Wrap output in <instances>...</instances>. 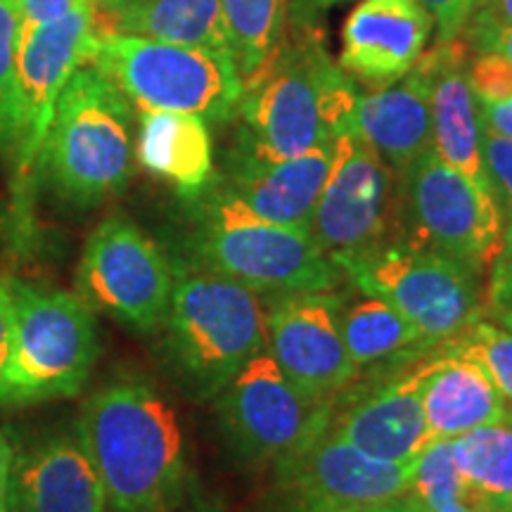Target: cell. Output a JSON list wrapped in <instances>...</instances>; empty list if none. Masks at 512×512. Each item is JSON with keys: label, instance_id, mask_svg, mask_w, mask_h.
I'll return each instance as SVG.
<instances>
[{"label": "cell", "instance_id": "6da1fadb", "mask_svg": "<svg viewBox=\"0 0 512 512\" xmlns=\"http://www.w3.org/2000/svg\"><path fill=\"white\" fill-rule=\"evenodd\" d=\"M354 79L325 48L316 17L287 5V27L264 72L242 86L235 159L283 162L335 143L356 105Z\"/></svg>", "mask_w": 512, "mask_h": 512}, {"label": "cell", "instance_id": "7a4b0ae2", "mask_svg": "<svg viewBox=\"0 0 512 512\" xmlns=\"http://www.w3.org/2000/svg\"><path fill=\"white\" fill-rule=\"evenodd\" d=\"M107 503L117 512H162L185 482V444L169 401L143 382H117L83 403L76 427Z\"/></svg>", "mask_w": 512, "mask_h": 512}, {"label": "cell", "instance_id": "3957f363", "mask_svg": "<svg viewBox=\"0 0 512 512\" xmlns=\"http://www.w3.org/2000/svg\"><path fill=\"white\" fill-rule=\"evenodd\" d=\"M133 105L93 64L76 69L55 102L36 171L62 202L91 209L133 174Z\"/></svg>", "mask_w": 512, "mask_h": 512}, {"label": "cell", "instance_id": "277c9868", "mask_svg": "<svg viewBox=\"0 0 512 512\" xmlns=\"http://www.w3.org/2000/svg\"><path fill=\"white\" fill-rule=\"evenodd\" d=\"M164 330L178 373L202 399L223 387L266 349L259 294L190 259H176Z\"/></svg>", "mask_w": 512, "mask_h": 512}, {"label": "cell", "instance_id": "5b68a950", "mask_svg": "<svg viewBox=\"0 0 512 512\" xmlns=\"http://www.w3.org/2000/svg\"><path fill=\"white\" fill-rule=\"evenodd\" d=\"M190 261L245 285L254 294L330 292L344 273L306 230L285 228L249 214L223 188L197 204Z\"/></svg>", "mask_w": 512, "mask_h": 512}, {"label": "cell", "instance_id": "8992f818", "mask_svg": "<svg viewBox=\"0 0 512 512\" xmlns=\"http://www.w3.org/2000/svg\"><path fill=\"white\" fill-rule=\"evenodd\" d=\"M98 354V323L79 294L12 283V339L0 370V406L29 408L76 396Z\"/></svg>", "mask_w": 512, "mask_h": 512}, {"label": "cell", "instance_id": "52a82bcc", "mask_svg": "<svg viewBox=\"0 0 512 512\" xmlns=\"http://www.w3.org/2000/svg\"><path fill=\"white\" fill-rule=\"evenodd\" d=\"M98 67L140 112H181L223 124L238 112L242 79L230 50L105 31Z\"/></svg>", "mask_w": 512, "mask_h": 512}, {"label": "cell", "instance_id": "ba28073f", "mask_svg": "<svg viewBox=\"0 0 512 512\" xmlns=\"http://www.w3.org/2000/svg\"><path fill=\"white\" fill-rule=\"evenodd\" d=\"M332 261L358 290L394 306L434 344H444L482 316L479 273L446 254L396 240Z\"/></svg>", "mask_w": 512, "mask_h": 512}, {"label": "cell", "instance_id": "9c48e42d", "mask_svg": "<svg viewBox=\"0 0 512 512\" xmlns=\"http://www.w3.org/2000/svg\"><path fill=\"white\" fill-rule=\"evenodd\" d=\"M107 29L95 5H83L55 22L22 27L15 55V219L24 226L27 178L36 171V157L53 119L55 102L76 69L91 64Z\"/></svg>", "mask_w": 512, "mask_h": 512}, {"label": "cell", "instance_id": "30bf717a", "mask_svg": "<svg viewBox=\"0 0 512 512\" xmlns=\"http://www.w3.org/2000/svg\"><path fill=\"white\" fill-rule=\"evenodd\" d=\"M401 178L399 240L489 271L503 242V219L489 188L427 152Z\"/></svg>", "mask_w": 512, "mask_h": 512}, {"label": "cell", "instance_id": "8fae6325", "mask_svg": "<svg viewBox=\"0 0 512 512\" xmlns=\"http://www.w3.org/2000/svg\"><path fill=\"white\" fill-rule=\"evenodd\" d=\"M174 264L136 223L112 216L83 247L76 294L88 309L138 332L164 328Z\"/></svg>", "mask_w": 512, "mask_h": 512}, {"label": "cell", "instance_id": "7c38bea8", "mask_svg": "<svg viewBox=\"0 0 512 512\" xmlns=\"http://www.w3.org/2000/svg\"><path fill=\"white\" fill-rule=\"evenodd\" d=\"M413 463H392L325 430L273 465L259 512H366L411 491Z\"/></svg>", "mask_w": 512, "mask_h": 512}, {"label": "cell", "instance_id": "4fadbf2b", "mask_svg": "<svg viewBox=\"0 0 512 512\" xmlns=\"http://www.w3.org/2000/svg\"><path fill=\"white\" fill-rule=\"evenodd\" d=\"M223 432L249 463H280L328 430L332 403L294 387L264 349L216 396Z\"/></svg>", "mask_w": 512, "mask_h": 512}, {"label": "cell", "instance_id": "5bb4252c", "mask_svg": "<svg viewBox=\"0 0 512 512\" xmlns=\"http://www.w3.org/2000/svg\"><path fill=\"white\" fill-rule=\"evenodd\" d=\"M399 214L401 178L373 145L344 131L309 235L330 259L366 254L399 240Z\"/></svg>", "mask_w": 512, "mask_h": 512}, {"label": "cell", "instance_id": "9a60e30c", "mask_svg": "<svg viewBox=\"0 0 512 512\" xmlns=\"http://www.w3.org/2000/svg\"><path fill=\"white\" fill-rule=\"evenodd\" d=\"M337 290L292 292L273 297L266 318V351L294 387L316 401L335 403L358 368L344 347Z\"/></svg>", "mask_w": 512, "mask_h": 512}, {"label": "cell", "instance_id": "2e32d148", "mask_svg": "<svg viewBox=\"0 0 512 512\" xmlns=\"http://www.w3.org/2000/svg\"><path fill=\"white\" fill-rule=\"evenodd\" d=\"M432 27L422 0H361L342 27L339 67L373 91L392 86L418 64Z\"/></svg>", "mask_w": 512, "mask_h": 512}, {"label": "cell", "instance_id": "e0dca14e", "mask_svg": "<svg viewBox=\"0 0 512 512\" xmlns=\"http://www.w3.org/2000/svg\"><path fill=\"white\" fill-rule=\"evenodd\" d=\"M430 361L432 358H425L406 373L401 370L368 394L351 399L347 406L332 403L328 430L370 456L413 463L422 448L432 444L422 408V384Z\"/></svg>", "mask_w": 512, "mask_h": 512}, {"label": "cell", "instance_id": "ac0fdd59", "mask_svg": "<svg viewBox=\"0 0 512 512\" xmlns=\"http://www.w3.org/2000/svg\"><path fill=\"white\" fill-rule=\"evenodd\" d=\"M335 143H325L283 162L228 157L226 183L219 185L249 214L309 233L313 209L335 162Z\"/></svg>", "mask_w": 512, "mask_h": 512}, {"label": "cell", "instance_id": "d6986e66", "mask_svg": "<svg viewBox=\"0 0 512 512\" xmlns=\"http://www.w3.org/2000/svg\"><path fill=\"white\" fill-rule=\"evenodd\" d=\"M107 505L79 434H55L15 456L8 512H107Z\"/></svg>", "mask_w": 512, "mask_h": 512}, {"label": "cell", "instance_id": "ffe728a7", "mask_svg": "<svg viewBox=\"0 0 512 512\" xmlns=\"http://www.w3.org/2000/svg\"><path fill=\"white\" fill-rule=\"evenodd\" d=\"M432 69L425 60L392 86L358 95L347 131L361 136L396 176L432 152Z\"/></svg>", "mask_w": 512, "mask_h": 512}, {"label": "cell", "instance_id": "44dd1931", "mask_svg": "<svg viewBox=\"0 0 512 512\" xmlns=\"http://www.w3.org/2000/svg\"><path fill=\"white\" fill-rule=\"evenodd\" d=\"M470 48L460 38L437 41L422 60L432 69V152L441 162L486 188L482 166V117L467 81Z\"/></svg>", "mask_w": 512, "mask_h": 512}, {"label": "cell", "instance_id": "7402d4cb", "mask_svg": "<svg viewBox=\"0 0 512 512\" xmlns=\"http://www.w3.org/2000/svg\"><path fill=\"white\" fill-rule=\"evenodd\" d=\"M422 408L430 441L456 439L508 415L494 382L470 358L441 349L422 384Z\"/></svg>", "mask_w": 512, "mask_h": 512}, {"label": "cell", "instance_id": "603a6c76", "mask_svg": "<svg viewBox=\"0 0 512 512\" xmlns=\"http://www.w3.org/2000/svg\"><path fill=\"white\" fill-rule=\"evenodd\" d=\"M138 162L183 197H197L214 174L207 121L181 112H140Z\"/></svg>", "mask_w": 512, "mask_h": 512}, {"label": "cell", "instance_id": "cb8c5ba5", "mask_svg": "<svg viewBox=\"0 0 512 512\" xmlns=\"http://www.w3.org/2000/svg\"><path fill=\"white\" fill-rule=\"evenodd\" d=\"M112 31L152 41L230 50L221 0H133Z\"/></svg>", "mask_w": 512, "mask_h": 512}, {"label": "cell", "instance_id": "d4e9b609", "mask_svg": "<svg viewBox=\"0 0 512 512\" xmlns=\"http://www.w3.org/2000/svg\"><path fill=\"white\" fill-rule=\"evenodd\" d=\"M467 501L512 510V413L453 439Z\"/></svg>", "mask_w": 512, "mask_h": 512}, {"label": "cell", "instance_id": "484cf974", "mask_svg": "<svg viewBox=\"0 0 512 512\" xmlns=\"http://www.w3.org/2000/svg\"><path fill=\"white\" fill-rule=\"evenodd\" d=\"M339 328L358 373L387 358L408 356V351L418 347H434L394 306L370 294L351 306L342 304Z\"/></svg>", "mask_w": 512, "mask_h": 512}, {"label": "cell", "instance_id": "4316f807", "mask_svg": "<svg viewBox=\"0 0 512 512\" xmlns=\"http://www.w3.org/2000/svg\"><path fill=\"white\" fill-rule=\"evenodd\" d=\"M242 86L264 72L287 27V0H221Z\"/></svg>", "mask_w": 512, "mask_h": 512}, {"label": "cell", "instance_id": "83f0119b", "mask_svg": "<svg viewBox=\"0 0 512 512\" xmlns=\"http://www.w3.org/2000/svg\"><path fill=\"white\" fill-rule=\"evenodd\" d=\"M451 354H460L475 361L486 377L494 382L505 403H512V332L498 325L475 320L456 337L446 339Z\"/></svg>", "mask_w": 512, "mask_h": 512}, {"label": "cell", "instance_id": "f1b7e54d", "mask_svg": "<svg viewBox=\"0 0 512 512\" xmlns=\"http://www.w3.org/2000/svg\"><path fill=\"white\" fill-rule=\"evenodd\" d=\"M411 491L430 510L467 496V484L453 458V439L432 441L413 458Z\"/></svg>", "mask_w": 512, "mask_h": 512}, {"label": "cell", "instance_id": "f546056e", "mask_svg": "<svg viewBox=\"0 0 512 512\" xmlns=\"http://www.w3.org/2000/svg\"><path fill=\"white\" fill-rule=\"evenodd\" d=\"M22 15L17 0H0V152L15 143V55Z\"/></svg>", "mask_w": 512, "mask_h": 512}, {"label": "cell", "instance_id": "4dcf8cb0", "mask_svg": "<svg viewBox=\"0 0 512 512\" xmlns=\"http://www.w3.org/2000/svg\"><path fill=\"white\" fill-rule=\"evenodd\" d=\"M482 166L503 226L512 223V140L482 126Z\"/></svg>", "mask_w": 512, "mask_h": 512}, {"label": "cell", "instance_id": "1f68e13d", "mask_svg": "<svg viewBox=\"0 0 512 512\" xmlns=\"http://www.w3.org/2000/svg\"><path fill=\"white\" fill-rule=\"evenodd\" d=\"M467 81L477 102L512 98V62L501 53H477L467 64Z\"/></svg>", "mask_w": 512, "mask_h": 512}, {"label": "cell", "instance_id": "d6a6232c", "mask_svg": "<svg viewBox=\"0 0 512 512\" xmlns=\"http://www.w3.org/2000/svg\"><path fill=\"white\" fill-rule=\"evenodd\" d=\"M512 27V0H489L482 8L472 10L458 38L475 53H486L489 43Z\"/></svg>", "mask_w": 512, "mask_h": 512}, {"label": "cell", "instance_id": "836d02e7", "mask_svg": "<svg viewBox=\"0 0 512 512\" xmlns=\"http://www.w3.org/2000/svg\"><path fill=\"white\" fill-rule=\"evenodd\" d=\"M491 278H489V292H486V302L489 309L501 313L505 304L512 299V223H508L503 230V242L498 254L491 261Z\"/></svg>", "mask_w": 512, "mask_h": 512}, {"label": "cell", "instance_id": "e575fe53", "mask_svg": "<svg viewBox=\"0 0 512 512\" xmlns=\"http://www.w3.org/2000/svg\"><path fill=\"white\" fill-rule=\"evenodd\" d=\"M422 5L437 22V41L458 38L472 12V0H422Z\"/></svg>", "mask_w": 512, "mask_h": 512}, {"label": "cell", "instance_id": "d590c367", "mask_svg": "<svg viewBox=\"0 0 512 512\" xmlns=\"http://www.w3.org/2000/svg\"><path fill=\"white\" fill-rule=\"evenodd\" d=\"M19 15H22V27H36V24L55 22L72 10L83 5H95L93 0H17Z\"/></svg>", "mask_w": 512, "mask_h": 512}, {"label": "cell", "instance_id": "8d00e7d4", "mask_svg": "<svg viewBox=\"0 0 512 512\" xmlns=\"http://www.w3.org/2000/svg\"><path fill=\"white\" fill-rule=\"evenodd\" d=\"M12 275L0 273V370L10 354V339H12Z\"/></svg>", "mask_w": 512, "mask_h": 512}, {"label": "cell", "instance_id": "74e56055", "mask_svg": "<svg viewBox=\"0 0 512 512\" xmlns=\"http://www.w3.org/2000/svg\"><path fill=\"white\" fill-rule=\"evenodd\" d=\"M482 126L512 140V98L501 102H479Z\"/></svg>", "mask_w": 512, "mask_h": 512}, {"label": "cell", "instance_id": "f35d334b", "mask_svg": "<svg viewBox=\"0 0 512 512\" xmlns=\"http://www.w3.org/2000/svg\"><path fill=\"white\" fill-rule=\"evenodd\" d=\"M12 465H15V451H12L10 441L5 439V434L0 432V512H8Z\"/></svg>", "mask_w": 512, "mask_h": 512}, {"label": "cell", "instance_id": "ab89813d", "mask_svg": "<svg viewBox=\"0 0 512 512\" xmlns=\"http://www.w3.org/2000/svg\"><path fill=\"white\" fill-rule=\"evenodd\" d=\"M366 512H432L427 508L425 503L420 501L418 496L413 494V491H406V494L392 498V501H384L380 505H375V508H370Z\"/></svg>", "mask_w": 512, "mask_h": 512}, {"label": "cell", "instance_id": "60d3db41", "mask_svg": "<svg viewBox=\"0 0 512 512\" xmlns=\"http://www.w3.org/2000/svg\"><path fill=\"white\" fill-rule=\"evenodd\" d=\"M344 3V0H292L290 8L297 10V12H304V15H311L316 17L320 12L335 8V5Z\"/></svg>", "mask_w": 512, "mask_h": 512}, {"label": "cell", "instance_id": "b9f144b4", "mask_svg": "<svg viewBox=\"0 0 512 512\" xmlns=\"http://www.w3.org/2000/svg\"><path fill=\"white\" fill-rule=\"evenodd\" d=\"M432 512H512V510H496V508H489V505H482V503H475V501H467V498H460V501H451V503L439 505V508L432 510Z\"/></svg>", "mask_w": 512, "mask_h": 512}, {"label": "cell", "instance_id": "7bdbcfd3", "mask_svg": "<svg viewBox=\"0 0 512 512\" xmlns=\"http://www.w3.org/2000/svg\"><path fill=\"white\" fill-rule=\"evenodd\" d=\"M93 3H95V10H98V15L110 17V31H112V19L117 17L121 10H126L133 0H93Z\"/></svg>", "mask_w": 512, "mask_h": 512}, {"label": "cell", "instance_id": "ee69618b", "mask_svg": "<svg viewBox=\"0 0 512 512\" xmlns=\"http://www.w3.org/2000/svg\"><path fill=\"white\" fill-rule=\"evenodd\" d=\"M486 53H501L503 57H508V60L512 62V27L501 31V34H498L494 41L489 43Z\"/></svg>", "mask_w": 512, "mask_h": 512}, {"label": "cell", "instance_id": "f6af8a7d", "mask_svg": "<svg viewBox=\"0 0 512 512\" xmlns=\"http://www.w3.org/2000/svg\"><path fill=\"white\" fill-rule=\"evenodd\" d=\"M498 318H501V323L512 332V299L508 304H505V309L498 313Z\"/></svg>", "mask_w": 512, "mask_h": 512}, {"label": "cell", "instance_id": "bcb514c9", "mask_svg": "<svg viewBox=\"0 0 512 512\" xmlns=\"http://www.w3.org/2000/svg\"><path fill=\"white\" fill-rule=\"evenodd\" d=\"M484 3H489V0H472V10H477V8H482Z\"/></svg>", "mask_w": 512, "mask_h": 512}]
</instances>
